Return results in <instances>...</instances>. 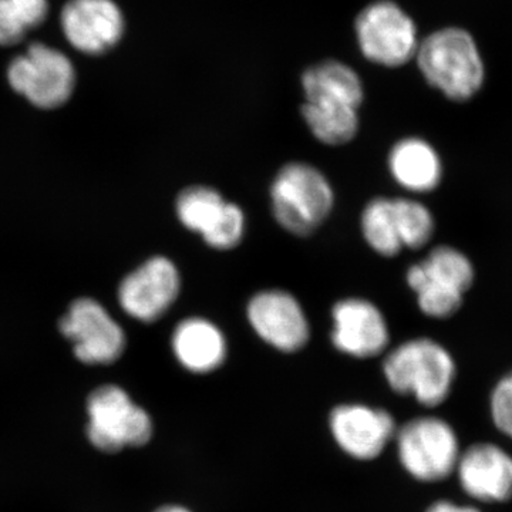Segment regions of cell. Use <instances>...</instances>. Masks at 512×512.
<instances>
[{
  "instance_id": "5bb4252c",
  "label": "cell",
  "mask_w": 512,
  "mask_h": 512,
  "mask_svg": "<svg viewBox=\"0 0 512 512\" xmlns=\"http://www.w3.org/2000/svg\"><path fill=\"white\" fill-rule=\"evenodd\" d=\"M60 26L77 52L100 56L119 45L126 20L114 0H69L60 13Z\"/></svg>"
},
{
  "instance_id": "d4e9b609",
  "label": "cell",
  "mask_w": 512,
  "mask_h": 512,
  "mask_svg": "<svg viewBox=\"0 0 512 512\" xmlns=\"http://www.w3.org/2000/svg\"><path fill=\"white\" fill-rule=\"evenodd\" d=\"M156 512H191L188 511L187 508L180 507V505H165V507L160 508Z\"/></svg>"
},
{
  "instance_id": "8fae6325",
  "label": "cell",
  "mask_w": 512,
  "mask_h": 512,
  "mask_svg": "<svg viewBox=\"0 0 512 512\" xmlns=\"http://www.w3.org/2000/svg\"><path fill=\"white\" fill-rule=\"evenodd\" d=\"M355 30L363 56L380 66H403L419 50L413 19L392 0H379L363 9Z\"/></svg>"
},
{
  "instance_id": "ba28073f",
  "label": "cell",
  "mask_w": 512,
  "mask_h": 512,
  "mask_svg": "<svg viewBox=\"0 0 512 512\" xmlns=\"http://www.w3.org/2000/svg\"><path fill=\"white\" fill-rule=\"evenodd\" d=\"M183 276L174 259L153 254L120 279L116 306L121 318L141 326L163 320L180 299Z\"/></svg>"
},
{
  "instance_id": "4fadbf2b",
  "label": "cell",
  "mask_w": 512,
  "mask_h": 512,
  "mask_svg": "<svg viewBox=\"0 0 512 512\" xmlns=\"http://www.w3.org/2000/svg\"><path fill=\"white\" fill-rule=\"evenodd\" d=\"M332 339L338 352L356 359H372L386 352L390 328L382 309L365 298L340 299L332 306Z\"/></svg>"
},
{
  "instance_id": "30bf717a",
  "label": "cell",
  "mask_w": 512,
  "mask_h": 512,
  "mask_svg": "<svg viewBox=\"0 0 512 512\" xmlns=\"http://www.w3.org/2000/svg\"><path fill=\"white\" fill-rule=\"evenodd\" d=\"M396 437L400 463L416 480L436 483L456 473L460 443L446 420L433 416L410 420Z\"/></svg>"
},
{
  "instance_id": "277c9868",
  "label": "cell",
  "mask_w": 512,
  "mask_h": 512,
  "mask_svg": "<svg viewBox=\"0 0 512 512\" xmlns=\"http://www.w3.org/2000/svg\"><path fill=\"white\" fill-rule=\"evenodd\" d=\"M383 375L396 393L410 394L427 407L446 402L456 382L454 357L437 340H406L387 353Z\"/></svg>"
},
{
  "instance_id": "e0dca14e",
  "label": "cell",
  "mask_w": 512,
  "mask_h": 512,
  "mask_svg": "<svg viewBox=\"0 0 512 512\" xmlns=\"http://www.w3.org/2000/svg\"><path fill=\"white\" fill-rule=\"evenodd\" d=\"M175 360L188 372L208 375L224 365L228 340L220 326L202 316H190L174 326L170 338Z\"/></svg>"
},
{
  "instance_id": "52a82bcc",
  "label": "cell",
  "mask_w": 512,
  "mask_h": 512,
  "mask_svg": "<svg viewBox=\"0 0 512 512\" xmlns=\"http://www.w3.org/2000/svg\"><path fill=\"white\" fill-rule=\"evenodd\" d=\"M87 437L97 450L117 453L147 444L153 436V421L119 383L94 387L86 397Z\"/></svg>"
},
{
  "instance_id": "7c38bea8",
  "label": "cell",
  "mask_w": 512,
  "mask_h": 512,
  "mask_svg": "<svg viewBox=\"0 0 512 512\" xmlns=\"http://www.w3.org/2000/svg\"><path fill=\"white\" fill-rule=\"evenodd\" d=\"M245 313L255 335L279 352H299L311 340V323L305 308L285 289L269 288L254 293Z\"/></svg>"
},
{
  "instance_id": "3957f363",
  "label": "cell",
  "mask_w": 512,
  "mask_h": 512,
  "mask_svg": "<svg viewBox=\"0 0 512 512\" xmlns=\"http://www.w3.org/2000/svg\"><path fill=\"white\" fill-rule=\"evenodd\" d=\"M430 86L453 101L473 99L485 82L483 56L467 30H437L420 42L416 57Z\"/></svg>"
},
{
  "instance_id": "603a6c76",
  "label": "cell",
  "mask_w": 512,
  "mask_h": 512,
  "mask_svg": "<svg viewBox=\"0 0 512 512\" xmlns=\"http://www.w3.org/2000/svg\"><path fill=\"white\" fill-rule=\"evenodd\" d=\"M491 417L497 429L512 440V372L495 384L491 393Z\"/></svg>"
},
{
  "instance_id": "5b68a950",
  "label": "cell",
  "mask_w": 512,
  "mask_h": 512,
  "mask_svg": "<svg viewBox=\"0 0 512 512\" xmlns=\"http://www.w3.org/2000/svg\"><path fill=\"white\" fill-rule=\"evenodd\" d=\"M10 92L43 113L66 107L77 90L76 67L64 53L43 43H33L6 69Z\"/></svg>"
},
{
  "instance_id": "44dd1931",
  "label": "cell",
  "mask_w": 512,
  "mask_h": 512,
  "mask_svg": "<svg viewBox=\"0 0 512 512\" xmlns=\"http://www.w3.org/2000/svg\"><path fill=\"white\" fill-rule=\"evenodd\" d=\"M49 0H0V46H15L46 22Z\"/></svg>"
},
{
  "instance_id": "7a4b0ae2",
  "label": "cell",
  "mask_w": 512,
  "mask_h": 512,
  "mask_svg": "<svg viewBox=\"0 0 512 512\" xmlns=\"http://www.w3.org/2000/svg\"><path fill=\"white\" fill-rule=\"evenodd\" d=\"M272 217L295 237H309L335 208L333 185L322 170L306 161H291L279 168L269 188Z\"/></svg>"
},
{
  "instance_id": "2e32d148",
  "label": "cell",
  "mask_w": 512,
  "mask_h": 512,
  "mask_svg": "<svg viewBox=\"0 0 512 512\" xmlns=\"http://www.w3.org/2000/svg\"><path fill=\"white\" fill-rule=\"evenodd\" d=\"M456 473L468 497L481 503L512 498V456L494 443H476L461 451Z\"/></svg>"
},
{
  "instance_id": "cb8c5ba5",
  "label": "cell",
  "mask_w": 512,
  "mask_h": 512,
  "mask_svg": "<svg viewBox=\"0 0 512 512\" xmlns=\"http://www.w3.org/2000/svg\"><path fill=\"white\" fill-rule=\"evenodd\" d=\"M427 512H481L476 507H471V505H460L456 503H451V501L443 500L439 501V503L431 505Z\"/></svg>"
},
{
  "instance_id": "ac0fdd59",
  "label": "cell",
  "mask_w": 512,
  "mask_h": 512,
  "mask_svg": "<svg viewBox=\"0 0 512 512\" xmlns=\"http://www.w3.org/2000/svg\"><path fill=\"white\" fill-rule=\"evenodd\" d=\"M387 167L396 184L413 194H429L443 180L439 153L420 137L397 141L387 157Z\"/></svg>"
},
{
  "instance_id": "8992f818",
  "label": "cell",
  "mask_w": 512,
  "mask_h": 512,
  "mask_svg": "<svg viewBox=\"0 0 512 512\" xmlns=\"http://www.w3.org/2000/svg\"><path fill=\"white\" fill-rule=\"evenodd\" d=\"M57 328L80 365L110 367L126 355V326L99 299L83 296L70 303Z\"/></svg>"
},
{
  "instance_id": "9c48e42d",
  "label": "cell",
  "mask_w": 512,
  "mask_h": 512,
  "mask_svg": "<svg viewBox=\"0 0 512 512\" xmlns=\"http://www.w3.org/2000/svg\"><path fill=\"white\" fill-rule=\"evenodd\" d=\"M174 212L181 227L200 235L215 251H232L247 232V215L241 205L210 185H190L178 192Z\"/></svg>"
},
{
  "instance_id": "d6986e66",
  "label": "cell",
  "mask_w": 512,
  "mask_h": 512,
  "mask_svg": "<svg viewBox=\"0 0 512 512\" xmlns=\"http://www.w3.org/2000/svg\"><path fill=\"white\" fill-rule=\"evenodd\" d=\"M476 279L473 262L464 252L448 245L431 249L423 261L410 266L406 274L409 288L413 285L427 284L453 289L466 295Z\"/></svg>"
},
{
  "instance_id": "7402d4cb",
  "label": "cell",
  "mask_w": 512,
  "mask_h": 512,
  "mask_svg": "<svg viewBox=\"0 0 512 512\" xmlns=\"http://www.w3.org/2000/svg\"><path fill=\"white\" fill-rule=\"evenodd\" d=\"M397 228L404 249L426 247L436 231V221L429 207L414 198H393Z\"/></svg>"
},
{
  "instance_id": "6da1fadb",
  "label": "cell",
  "mask_w": 512,
  "mask_h": 512,
  "mask_svg": "<svg viewBox=\"0 0 512 512\" xmlns=\"http://www.w3.org/2000/svg\"><path fill=\"white\" fill-rule=\"evenodd\" d=\"M303 120L312 136L325 146L339 147L355 140L365 87L348 64L326 60L302 76Z\"/></svg>"
},
{
  "instance_id": "ffe728a7",
  "label": "cell",
  "mask_w": 512,
  "mask_h": 512,
  "mask_svg": "<svg viewBox=\"0 0 512 512\" xmlns=\"http://www.w3.org/2000/svg\"><path fill=\"white\" fill-rule=\"evenodd\" d=\"M360 231L367 247L383 258H394L404 251L393 198L376 197L367 202L360 215Z\"/></svg>"
},
{
  "instance_id": "9a60e30c",
  "label": "cell",
  "mask_w": 512,
  "mask_h": 512,
  "mask_svg": "<svg viewBox=\"0 0 512 512\" xmlns=\"http://www.w3.org/2000/svg\"><path fill=\"white\" fill-rule=\"evenodd\" d=\"M330 429L340 448L359 460L379 457L396 436L389 412L365 404H342L330 414Z\"/></svg>"
}]
</instances>
